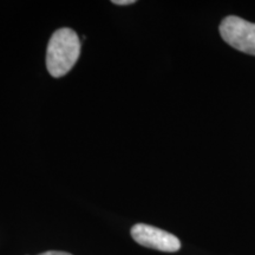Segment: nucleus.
Wrapping results in <instances>:
<instances>
[{
	"label": "nucleus",
	"instance_id": "2",
	"mask_svg": "<svg viewBox=\"0 0 255 255\" xmlns=\"http://www.w3.org/2000/svg\"><path fill=\"white\" fill-rule=\"evenodd\" d=\"M222 39L234 49L255 56V24L240 17L229 15L220 24Z\"/></svg>",
	"mask_w": 255,
	"mask_h": 255
},
{
	"label": "nucleus",
	"instance_id": "4",
	"mask_svg": "<svg viewBox=\"0 0 255 255\" xmlns=\"http://www.w3.org/2000/svg\"><path fill=\"white\" fill-rule=\"evenodd\" d=\"M113 4L115 5H131V4H135V1L133 0H113Z\"/></svg>",
	"mask_w": 255,
	"mask_h": 255
},
{
	"label": "nucleus",
	"instance_id": "5",
	"mask_svg": "<svg viewBox=\"0 0 255 255\" xmlns=\"http://www.w3.org/2000/svg\"><path fill=\"white\" fill-rule=\"evenodd\" d=\"M39 255H72L70 253H66V252H58V251H49V252H44Z\"/></svg>",
	"mask_w": 255,
	"mask_h": 255
},
{
	"label": "nucleus",
	"instance_id": "1",
	"mask_svg": "<svg viewBox=\"0 0 255 255\" xmlns=\"http://www.w3.org/2000/svg\"><path fill=\"white\" fill-rule=\"evenodd\" d=\"M81 55V40L72 28L63 27L53 32L46 49V68L52 77L65 76Z\"/></svg>",
	"mask_w": 255,
	"mask_h": 255
},
{
	"label": "nucleus",
	"instance_id": "3",
	"mask_svg": "<svg viewBox=\"0 0 255 255\" xmlns=\"http://www.w3.org/2000/svg\"><path fill=\"white\" fill-rule=\"evenodd\" d=\"M131 237L138 245L151 250L174 253L181 248V242L175 235L145 223H137L133 226Z\"/></svg>",
	"mask_w": 255,
	"mask_h": 255
}]
</instances>
